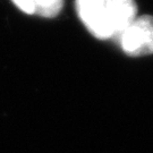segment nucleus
Here are the masks:
<instances>
[{
    "label": "nucleus",
    "mask_w": 153,
    "mask_h": 153,
    "mask_svg": "<svg viewBox=\"0 0 153 153\" xmlns=\"http://www.w3.org/2000/svg\"><path fill=\"white\" fill-rule=\"evenodd\" d=\"M123 50L131 57L153 53V16L143 15L126 28L118 38Z\"/></svg>",
    "instance_id": "obj_1"
},
{
    "label": "nucleus",
    "mask_w": 153,
    "mask_h": 153,
    "mask_svg": "<svg viewBox=\"0 0 153 153\" xmlns=\"http://www.w3.org/2000/svg\"><path fill=\"white\" fill-rule=\"evenodd\" d=\"M76 10L88 32L95 38H114L105 0H76Z\"/></svg>",
    "instance_id": "obj_2"
},
{
    "label": "nucleus",
    "mask_w": 153,
    "mask_h": 153,
    "mask_svg": "<svg viewBox=\"0 0 153 153\" xmlns=\"http://www.w3.org/2000/svg\"><path fill=\"white\" fill-rule=\"evenodd\" d=\"M114 38H119L121 33L136 19L137 7L134 0H105Z\"/></svg>",
    "instance_id": "obj_3"
},
{
    "label": "nucleus",
    "mask_w": 153,
    "mask_h": 153,
    "mask_svg": "<svg viewBox=\"0 0 153 153\" xmlns=\"http://www.w3.org/2000/svg\"><path fill=\"white\" fill-rule=\"evenodd\" d=\"M35 13L42 17L52 18L60 13L64 1L62 0H32Z\"/></svg>",
    "instance_id": "obj_4"
},
{
    "label": "nucleus",
    "mask_w": 153,
    "mask_h": 153,
    "mask_svg": "<svg viewBox=\"0 0 153 153\" xmlns=\"http://www.w3.org/2000/svg\"><path fill=\"white\" fill-rule=\"evenodd\" d=\"M13 2L21 10L26 13V14H34L35 13V8H34L32 0H13Z\"/></svg>",
    "instance_id": "obj_5"
}]
</instances>
